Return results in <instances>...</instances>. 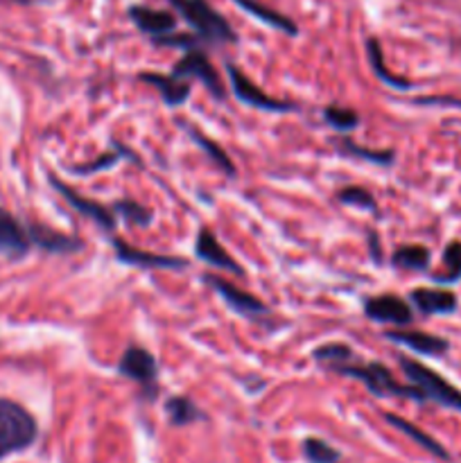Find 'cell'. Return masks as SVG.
I'll return each mask as SVG.
<instances>
[{
  "mask_svg": "<svg viewBox=\"0 0 461 463\" xmlns=\"http://www.w3.org/2000/svg\"><path fill=\"white\" fill-rule=\"evenodd\" d=\"M409 301L423 315H452L456 310V294L450 292V289L416 288L411 289Z\"/></svg>",
  "mask_w": 461,
  "mask_h": 463,
  "instance_id": "e0dca14e",
  "label": "cell"
},
{
  "mask_svg": "<svg viewBox=\"0 0 461 463\" xmlns=\"http://www.w3.org/2000/svg\"><path fill=\"white\" fill-rule=\"evenodd\" d=\"M337 202L343 203V206L360 208V211L378 213V202H375V197L369 190L360 188V185H346V188L339 190Z\"/></svg>",
  "mask_w": 461,
  "mask_h": 463,
  "instance_id": "f546056e",
  "label": "cell"
},
{
  "mask_svg": "<svg viewBox=\"0 0 461 463\" xmlns=\"http://www.w3.org/2000/svg\"><path fill=\"white\" fill-rule=\"evenodd\" d=\"M27 235H30L32 244H36V247H41L48 253H77L84 247L81 240L61 233V231L50 229L45 224H39V222L27 224Z\"/></svg>",
  "mask_w": 461,
  "mask_h": 463,
  "instance_id": "2e32d148",
  "label": "cell"
},
{
  "mask_svg": "<svg viewBox=\"0 0 461 463\" xmlns=\"http://www.w3.org/2000/svg\"><path fill=\"white\" fill-rule=\"evenodd\" d=\"M312 360H315L319 366H324L325 371L339 373V371L346 369V366H351L353 362H357L360 357H357L355 353H353V348L346 346V344L333 342V344H325V346L315 348V353H312Z\"/></svg>",
  "mask_w": 461,
  "mask_h": 463,
  "instance_id": "44dd1931",
  "label": "cell"
},
{
  "mask_svg": "<svg viewBox=\"0 0 461 463\" xmlns=\"http://www.w3.org/2000/svg\"><path fill=\"white\" fill-rule=\"evenodd\" d=\"M125 156H129L134 163H140L138 158H136V154L129 152L125 145L113 143V152L102 154V156L95 158L93 163H84V165H72L71 172H72V175H95V172H99V170H111V167H116L118 163H120Z\"/></svg>",
  "mask_w": 461,
  "mask_h": 463,
  "instance_id": "484cf974",
  "label": "cell"
},
{
  "mask_svg": "<svg viewBox=\"0 0 461 463\" xmlns=\"http://www.w3.org/2000/svg\"><path fill=\"white\" fill-rule=\"evenodd\" d=\"M339 373L351 375V378L360 380V383L378 398L396 396V398H411V401L425 402L423 393H420L419 389L411 387V384L398 383V380L393 378L391 371H389L384 364H380V362H369V364H364V362L357 360V362H353L351 366H346V369L339 371Z\"/></svg>",
  "mask_w": 461,
  "mask_h": 463,
  "instance_id": "277c9868",
  "label": "cell"
},
{
  "mask_svg": "<svg viewBox=\"0 0 461 463\" xmlns=\"http://www.w3.org/2000/svg\"><path fill=\"white\" fill-rule=\"evenodd\" d=\"M369 242H371V251H373V260L380 262L382 260V256H380V244H378V235L371 233L369 235Z\"/></svg>",
  "mask_w": 461,
  "mask_h": 463,
  "instance_id": "836d02e7",
  "label": "cell"
},
{
  "mask_svg": "<svg viewBox=\"0 0 461 463\" xmlns=\"http://www.w3.org/2000/svg\"><path fill=\"white\" fill-rule=\"evenodd\" d=\"M172 77L176 80H185V77H193V80H199L203 86H206L208 93L212 95L215 99H224L226 98V89L221 84L220 75H217L215 66L208 59V54L203 50H188L179 61L174 63L170 72Z\"/></svg>",
  "mask_w": 461,
  "mask_h": 463,
  "instance_id": "8992f818",
  "label": "cell"
},
{
  "mask_svg": "<svg viewBox=\"0 0 461 463\" xmlns=\"http://www.w3.org/2000/svg\"><path fill=\"white\" fill-rule=\"evenodd\" d=\"M194 256H197L199 260L206 262V265L215 267V269L230 271L233 276L244 279V269L240 267V262L235 260V258L229 256V251L221 247L220 240H217V235L212 233V231H208V229L199 231L197 242H194Z\"/></svg>",
  "mask_w": 461,
  "mask_h": 463,
  "instance_id": "7c38bea8",
  "label": "cell"
},
{
  "mask_svg": "<svg viewBox=\"0 0 461 463\" xmlns=\"http://www.w3.org/2000/svg\"><path fill=\"white\" fill-rule=\"evenodd\" d=\"M118 373L134 380V383H138L140 387L154 389V384H156V378H158L156 357L143 346H127V351L122 353L120 362H118Z\"/></svg>",
  "mask_w": 461,
  "mask_h": 463,
  "instance_id": "30bf717a",
  "label": "cell"
},
{
  "mask_svg": "<svg viewBox=\"0 0 461 463\" xmlns=\"http://www.w3.org/2000/svg\"><path fill=\"white\" fill-rule=\"evenodd\" d=\"M226 75L230 80V90H233L235 98L240 99L242 104L253 109H260V111H269V113H289V111H296V104L287 102V99H276L271 95L262 93L238 66L233 63H226Z\"/></svg>",
  "mask_w": 461,
  "mask_h": 463,
  "instance_id": "5b68a950",
  "label": "cell"
},
{
  "mask_svg": "<svg viewBox=\"0 0 461 463\" xmlns=\"http://www.w3.org/2000/svg\"><path fill=\"white\" fill-rule=\"evenodd\" d=\"M443 274H434V280L441 285H452L461 279V242H450L443 251Z\"/></svg>",
  "mask_w": 461,
  "mask_h": 463,
  "instance_id": "83f0119b",
  "label": "cell"
},
{
  "mask_svg": "<svg viewBox=\"0 0 461 463\" xmlns=\"http://www.w3.org/2000/svg\"><path fill=\"white\" fill-rule=\"evenodd\" d=\"M324 120L339 131H351L360 125V116H357V111L337 107V104H330V107L324 109Z\"/></svg>",
  "mask_w": 461,
  "mask_h": 463,
  "instance_id": "1f68e13d",
  "label": "cell"
},
{
  "mask_svg": "<svg viewBox=\"0 0 461 463\" xmlns=\"http://www.w3.org/2000/svg\"><path fill=\"white\" fill-rule=\"evenodd\" d=\"M30 235L27 229L9 211L0 208V253L9 260H21L30 253Z\"/></svg>",
  "mask_w": 461,
  "mask_h": 463,
  "instance_id": "4fadbf2b",
  "label": "cell"
},
{
  "mask_svg": "<svg viewBox=\"0 0 461 463\" xmlns=\"http://www.w3.org/2000/svg\"><path fill=\"white\" fill-rule=\"evenodd\" d=\"M156 45H167V48H181V50H197L199 48V36L197 34H165V36H158V39H152Z\"/></svg>",
  "mask_w": 461,
  "mask_h": 463,
  "instance_id": "d6a6232c",
  "label": "cell"
},
{
  "mask_svg": "<svg viewBox=\"0 0 461 463\" xmlns=\"http://www.w3.org/2000/svg\"><path fill=\"white\" fill-rule=\"evenodd\" d=\"M333 145L343 154V156H353V158H364V161L375 163V165H391L396 154L391 149H369V147H362V145L353 143L351 138L346 136H339V138H333Z\"/></svg>",
  "mask_w": 461,
  "mask_h": 463,
  "instance_id": "cb8c5ba5",
  "label": "cell"
},
{
  "mask_svg": "<svg viewBox=\"0 0 461 463\" xmlns=\"http://www.w3.org/2000/svg\"><path fill=\"white\" fill-rule=\"evenodd\" d=\"M167 3L197 32L199 39H206L211 43H235L238 41V34L229 25V21L220 12H215L208 0H167Z\"/></svg>",
  "mask_w": 461,
  "mask_h": 463,
  "instance_id": "7a4b0ae2",
  "label": "cell"
},
{
  "mask_svg": "<svg viewBox=\"0 0 461 463\" xmlns=\"http://www.w3.org/2000/svg\"><path fill=\"white\" fill-rule=\"evenodd\" d=\"M39 437L36 419L18 402L0 398V459L27 450Z\"/></svg>",
  "mask_w": 461,
  "mask_h": 463,
  "instance_id": "6da1fadb",
  "label": "cell"
},
{
  "mask_svg": "<svg viewBox=\"0 0 461 463\" xmlns=\"http://www.w3.org/2000/svg\"><path fill=\"white\" fill-rule=\"evenodd\" d=\"M188 134H190V138L199 145V149H203V152H206V156L211 158V161L215 163L221 172H224V175H229V176L235 175L233 161H230L229 154H226L224 149L215 143V140H211L208 136H203L199 129H193V127L188 129Z\"/></svg>",
  "mask_w": 461,
  "mask_h": 463,
  "instance_id": "4316f807",
  "label": "cell"
},
{
  "mask_svg": "<svg viewBox=\"0 0 461 463\" xmlns=\"http://www.w3.org/2000/svg\"><path fill=\"white\" fill-rule=\"evenodd\" d=\"M113 249H116L118 260L125 262V265L140 267V269H185L188 267V260L179 256H158V253L145 251V249L131 247L129 242L120 238L111 240Z\"/></svg>",
  "mask_w": 461,
  "mask_h": 463,
  "instance_id": "ba28073f",
  "label": "cell"
},
{
  "mask_svg": "<svg viewBox=\"0 0 461 463\" xmlns=\"http://www.w3.org/2000/svg\"><path fill=\"white\" fill-rule=\"evenodd\" d=\"M303 457H306L307 463H337L342 459L339 450H334L333 446L315 437H307L303 441Z\"/></svg>",
  "mask_w": 461,
  "mask_h": 463,
  "instance_id": "4dcf8cb0",
  "label": "cell"
},
{
  "mask_svg": "<svg viewBox=\"0 0 461 463\" xmlns=\"http://www.w3.org/2000/svg\"><path fill=\"white\" fill-rule=\"evenodd\" d=\"M384 337L393 344H400V346L411 348L419 355L428 357H441L450 351V344L443 337H437V335L423 333V330H387Z\"/></svg>",
  "mask_w": 461,
  "mask_h": 463,
  "instance_id": "5bb4252c",
  "label": "cell"
},
{
  "mask_svg": "<svg viewBox=\"0 0 461 463\" xmlns=\"http://www.w3.org/2000/svg\"><path fill=\"white\" fill-rule=\"evenodd\" d=\"M364 315L375 324H391V326H409L414 321L411 315V306L405 298L396 297V294H380V297H371L364 301Z\"/></svg>",
  "mask_w": 461,
  "mask_h": 463,
  "instance_id": "9c48e42d",
  "label": "cell"
},
{
  "mask_svg": "<svg viewBox=\"0 0 461 463\" xmlns=\"http://www.w3.org/2000/svg\"><path fill=\"white\" fill-rule=\"evenodd\" d=\"M432 253L423 244H402L393 251L391 265L405 271H428Z\"/></svg>",
  "mask_w": 461,
  "mask_h": 463,
  "instance_id": "603a6c76",
  "label": "cell"
},
{
  "mask_svg": "<svg viewBox=\"0 0 461 463\" xmlns=\"http://www.w3.org/2000/svg\"><path fill=\"white\" fill-rule=\"evenodd\" d=\"M140 81H145V84L154 86V89L161 93L163 102L167 104V107H181L183 102H188L190 93H193V86L188 84V81L183 80H176V77L172 75H161V72H140L138 75Z\"/></svg>",
  "mask_w": 461,
  "mask_h": 463,
  "instance_id": "ac0fdd59",
  "label": "cell"
},
{
  "mask_svg": "<svg viewBox=\"0 0 461 463\" xmlns=\"http://www.w3.org/2000/svg\"><path fill=\"white\" fill-rule=\"evenodd\" d=\"M366 54H369V61H371V68H373L375 77H378V80L382 81V84L391 86V89H396V90L411 89V81L409 80H402V77L393 75V72L389 71L387 63H384L382 45H380V41L375 39V36H371V39L366 41Z\"/></svg>",
  "mask_w": 461,
  "mask_h": 463,
  "instance_id": "7402d4cb",
  "label": "cell"
},
{
  "mask_svg": "<svg viewBox=\"0 0 461 463\" xmlns=\"http://www.w3.org/2000/svg\"><path fill=\"white\" fill-rule=\"evenodd\" d=\"M233 3L238 5L242 12H247L249 16L258 18L260 23H265V25L283 32V34H287V36L298 34V25L292 21V18L285 16V14H280V12H276L274 7H267V5L260 3V0H233Z\"/></svg>",
  "mask_w": 461,
  "mask_h": 463,
  "instance_id": "d6986e66",
  "label": "cell"
},
{
  "mask_svg": "<svg viewBox=\"0 0 461 463\" xmlns=\"http://www.w3.org/2000/svg\"><path fill=\"white\" fill-rule=\"evenodd\" d=\"M165 414H167V419H170V423L176 425V428H183V425L194 423V420L206 419V414H203V411L185 396L167 398Z\"/></svg>",
  "mask_w": 461,
  "mask_h": 463,
  "instance_id": "d4e9b609",
  "label": "cell"
},
{
  "mask_svg": "<svg viewBox=\"0 0 461 463\" xmlns=\"http://www.w3.org/2000/svg\"><path fill=\"white\" fill-rule=\"evenodd\" d=\"M127 14L134 21V25L152 39L172 34L176 30V16L170 12H163V9H152L147 5H131Z\"/></svg>",
  "mask_w": 461,
  "mask_h": 463,
  "instance_id": "9a60e30c",
  "label": "cell"
},
{
  "mask_svg": "<svg viewBox=\"0 0 461 463\" xmlns=\"http://www.w3.org/2000/svg\"><path fill=\"white\" fill-rule=\"evenodd\" d=\"M384 420H387L389 425H393V428H396V430H400V432L405 434V437H409L411 441L416 443V446H420V448H423V450H428L429 455L438 457V459H443V461L450 459L447 450L441 446V443L437 441V439H432L428 432H423V430H420V428H416V425L409 423V420L400 419V416H396V414H389V411H387V414H384Z\"/></svg>",
  "mask_w": 461,
  "mask_h": 463,
  "instance_id": "ffe728a7",
  "label": "cell"
},
{
  "mask_svg": "<svg viewBox=\"0 0 461 463\" xmlns=\"http://www.w3.org/2000/svg\"><path fill=\"white\" fill-rule=\"evenodd\" d=\"M400 362V369L405 373V378L409 380L411 387L419 389L423 393V401L438 402L443 407H450V410H456L461 414V392L456 387H452L446 378L432 371L429 366L420 364V362L411 360V357L400 355L398 357Z\"/></svg>",
  "mask_w": 461,
  "mask_h": 463,
  "instance_id": "3957f363",
  "label": "cell"
},
{
  "mask_svg": "<svg viewBox=\"0 0 461 463\" xmlns=\"http://www.w3.org/2000/svg\"><path fill=\"white\" fill-rule=\"evenodd\" d=\"M203 283H206L211 289H215V292L224 298V303L235 312V315L251 317V319L253 317L267 315V306L260 301V298H256L253 294L244 292V289L235 288V285H230L229 280L220 279V276L206 274L203 276Z\"/></svg>",
  "mask_w": 461,
  "mask_h": 463,
  "instance_id": "8fae6325",
  "label": "cell"
},
{
  "mask_svg": "<svg viewBox=\"0 0 461 463\" xmlns=\"http://www.w3.org/2000/svg\"><path fill=\"white\" fill-rule=\"evenodd\" d=\"M48 181H50V185H52V188L57 190V193L61 194V197L66 199V202L71 203V206L75 208L81 217L95 222V224L104 231L116 229V213H113L111 208L104 206V203H99V202H93V199H89V197H81L75 188H71L68 184H63L59 176L50 175Z\"/></svg>",
  "mask_w": 461,
  "mask_h": 463,
  "instance_id": "52a82bcc",
  "label": "cell"
},
{
  "mask_svg": "<svg viewBox=\"0 0 461 463\" xmlns=\"http://www.w3.org/2000/svg\"><path fill=\"white\" fill-rule=\"evenodd\" d=\"M111 211L116 213V215H120L125 222H129V224H136V226H149L154 220L152 211L145 208L143 203L134 202V199H122V202H116L111 206Z\"/></svg>",
  "mask_w": 461,
  "mask_h": 463,
  "instance_id": "f1b7e54d",
  "label": "cell"
}]
</instances>
